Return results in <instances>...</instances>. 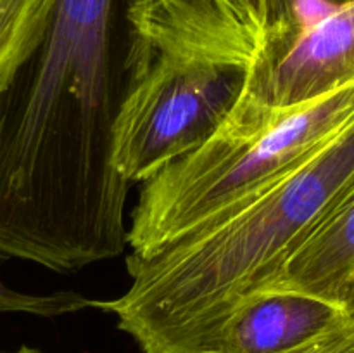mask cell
<instances>
[{"mask_svg": "<svg viewBox=\"0 0 354 353\" xmlns=\"http://www.w3.org/2000/svg\"><path fill=\"white\" fill-rule=\"evenodd\" d=\"M342 315L344 311L308 294L259 291L228 318L218 353H296Z\"/></svg>", "mask_w": 354, "mask_h": 353, "instance_id": "cell-6", "label": "cell"}, {"mask_svg": "<svg viewBox=\"0 0 354 353\" xmlns=\"http://www.w3.org/2000/svg\"><path fill=\"white\" fill-rule=\"evenodd\" d=\"M57 0H0V90L41 44Z\"/></svg>", "mask_w": 354, "mask_h": 353, "instance_id": "cell-7", "label": "cell"}, {"mask_svg": "<svg viewBox=\"0 0 354 353\" xmlns=\"http://www.w3.org/2000/svg\"><path fill=\"white\" fill-rule=\"evenodd\" d=\"M268 289L308 294L354 317V182L325 211Z\"/></svg>", "mask_w": 354, "mask_h": 353, "instance_id": "cell-5", "label": "cell"}, {"mask_svg": "<svg viewBox=\"0 0 354 353\" xmlns=\"http://www.w3.org/2000/svg\"><path fill=\"white\" fill-rule=\"evenodd\" d=\"M3 353H44V352L38 348H31V346L23 345V346H19V348L12 350V352H3Z\"/></svg>", "mask_w": 354, "mask_h": 353, "instance_id": "cell-12", "label": "cell"}, {"mask_svg": "<svg viewBox=\"0 0 354 353\" xmlns=\"http://www.w3.org/2000/svg\"><path fill=\"white\" fill-rule=\"evenodd\" d=\"M2 262V258H0ZM95 308V300L75 293V291H55L47 294L21 293L12 289L0 279V315L2 314H28L37 317L54 318L61 315Z\"/></svg>", "mask_w": 354, "mask_h": 353, "instance_id": "cell-8", "label": "cell"}, {"mask_svg": "<svg viewBox=\"0 0 354 353\" xmlns=\"http://www.w3.org/2000/svg\"><path fill=\"white\" fill-rule=\"evenodd\" d=\"M354 182V121L315 158L241 206L147 255L127 258V291L95 308L140 353H218L239 305L277 280Z\"/></svg>", "mask_w": 354, "mask_h": 353, "instance_id": "cell-1", "label": "cell"}, {"mask_svg": "<svg viewBox=\"0 0 354 353\" xmlns=\"http://www.w3.org/2000/svg\"><path fill=\"white\" fill-rule=\"evenodd\" d=\"M113 135L114 166L127 182H147L196 151L227 120L248 68L169 54H130Z\"/></svg>", "mask_w": 354, "mask_h": 353, "instance_id": "cell-3", "label": "cell"}, {"mask_svg": "<svg viewBox=\"0 0 354 353\" xmlns=\"http://www.w3.org/2000/svg\"><path fill=\"white\" fill-rule=\"evenodd\" d=\"M296 353H354V317L344 314Z\"/></svg>", "mask_w": 354, "mask_h": 353, "instance_id": "cell-10", "label": "cell"}, {"mask_svg": "<svg viewBox=\"0 0 354 353\" xmlns=\"http://www.w3.org/2000/svg\"><path fill=\"white\" fill-rule=\"evenodd\" d=\"M232 6L241 12V16L261 35L263 47V19H261V0H230ZM259 54V52H258Z\"/></svg>", "mask_w": 354, "mask_h": 353, "instance_id": "cell-11", "label": "cell"}, {"mask_svg": "<svg viewBox=\"0 0 354 353\" xmlns=\"http://www.w3.org/2000/svg\"><path fill=\"white\" fill-rule=\"evenodd\" d=\"M310 2H318L325 9L344 6L353 0H261L263 45L286 37L304 19V9ZM263 48V47H261Z\"/></svg>", "mask_w": 354, "mask_h": 353, "instance_id": "cell-9", "label": "cell"}, {"mask_svg": "<svg viewBox=\"0 0 354 353\" xmlns=\"http://www.w3.org/2000/svg\"><path fill=\"white\" fill-rule=\"evenodd\" d=\"M354 121V82L268 113H228L201 147L142 183L128 246L147 255L241 206L306 165Z\"/></svg>", "mask_w": 354, "mask_h": 353, "instance_id": "cell-2", "label": "cell"}, {"mask_svg": "<svg viewBox=\"0 0 354 353\" xmlns=\"http://www.w3.org/2000/svg\"><path fill=\"white\" fill-rule=\"evenodd\" d=\"M354 82V0L268 42L248 68L232 113L299 106Z\"/></svg>", "mask_w": 354, "mask_h": 353, "instance_id": "cell-4", "label": "cell"}]
</instances>
